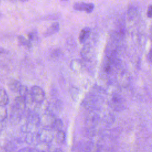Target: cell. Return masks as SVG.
<instances>
[{
  "instance_id": "cell-1",
  "label": "cell",
  "mask_w": 152,
  "mask_h": 152,
  "mask_svg": "<svg viewBox=\"0 0 152 152\" xmlns=\"http://www.w3.org/2000/svg\"><path fill=\"white\" fill-rule=\"evenodd\" d=\"M30 97L32 100L38 104L43 103L45 99V93L44 90L38 86H33L30 91Z\"/></svg>"
},
{
  "instance_id": "cell-2",
  "label": "cell",
  "mask_w": 152,
  "mask_h": 152,
  "mask_svg": "<svg viewBox=\"0 0 152 152\" xmlns=\"http://www.w3.org/2000/svg\"><path fill=\"white\" fill-rule=\"evenodd\" d=\"M37 137L39 141L49 143L53 139L54 135L51 128L44 127L37 132Z\"/></svg>"
},
{
  "instance_id": "cell-3",
  "label": "cell",
  "mask_w": 152,
  "mask_h": 152,
  "mask_svg": "<svg viewBox=\"0 0 152 152\" xmlns=\"http://www.w3.org/2000/svg\"><path fill=\"white\" fill-rule=\"evenodd\" d=\"M55 119L56 118L53 114L49 112L45 113L42 116H40V125L42 124L45 128H51Z\"/></svg>"
},
{
  "instance_id": "cell-4",
  "label": "cell",
  "mask_w": 152,
  "mask_h": 152,
  "mask_svg": "<svg viewBox=\"0 0 152 152\" xmlns=\"http://www.w3.org/2000/svg\"><path fill=\"white\" fill-rule=\"evenodd\" d=\"M73 8L77 11H85L87 13H90L93 11L94 8V5L92 3L78 2L75 3L73 5Z\"/></svg>"
},
{
  "instance_id": "cell-5",
  "label": "cell",
  "mask_w": 152,
  "mask_h": 152,
  "mask_svg": "<svg viewBox=\"0 0 152 152\" xmlns=\"http://www.w3.org/2000/svg\"><path fill=\"white\" fill-rule=\"evenodd\" d=\"M26 98L21 96H18L16 97L14 100L13 107L14 109L18 111L22 112L26 109Z\"/></svg>"
},
{
  "instance_id": "cell-6",
  "label": "cell",
  "mask_w": 152,
  "mask_h": 152,
  "mask_svg": "<svg viewBox=\"0 0 152 152\" xmlns=\"http://www.w3.org/2000/svg\"><path fill=\"white\" fill-rule=\"evenodd\" d=\"M27 123L31 125L37 127L40 125V116L35 112H30L27 116Z\"/></svg>"
},
{
  "instance_id": "cell-7",
  "label": "cell",
  "mask_w": 152,
  "mask_h": 152,
  "mask_svg": "<svg viewBox=\"0 0 152 152\" xmlns=\"http://www.w3.org/2000/svg\"><path fill=\"white\" fill-rule=\"evenodd\" d=\"M59 30V24L58 22H55L52 23L50 26L46 30L44 33V36L48 37L56 33H57Z\"/></svg>"
},
{
  "instance_id": "cell-8",
  "label": "cell",
  "mask_w": 152,
  "mask_h": 152,
  "mask_svg": "<svg viewBox=\"0 0 152 152\" xmlns=\"http://www.w3.org/2000/svg\"><path fill=\"white\" fill-rule=\"evenodd\" d=\"M121 97L115 95L112 96V97L110 99L109 103L111 104V106L115 109H121L122 105Z\"/></svg>"
},
{
  "instance_id": "cell-9",
  "label": "cell",
  "mask_w": 152,
  "mask_h": 152,
  "mask_svg": "<svg viewBox=\"0 0 152 152\" xmlns=\"http://www.w3.org/2000/svg\"><path fill=\"white\" fill-rule=\"evenodd\" d=\"M21 85V83L15 79H11L8 83V86L9 88L11 91L16 93L18 92Z\"/></svg>"
},
{
  "instance_id": "cell-10",
  "label": "cell",
  "mask_w": 152,
  "mask_h": 152,
  "mask_svg": "<svg viewBox=\"0 0 152 152\" xmlns=\"http://www.w3.org/2000/svg\"><path fill=\"white\" fill-rule=\"evenodd\" d=\"M91 30L89 27H85L81 30L79 34V41L80 43H84L90 35Z\"/></svg>"
},
{
  "instance_id": "cell-11",
  "label": "cell",
  "mask_w": 152,
  "mask_h": 152,
  "mask_svg": "<svg viewBox=\"0 0 152 152\" xmlns=\"http://www.w3.org/2000/svg\"><path fill=\"white\" fill-rule=\"evenodd\" d=\"M9 102V97L6 91L0 88V105L6 106Z\"/></svg>"
},
{
  "instance_id": "cell-12",
  "label": "cell",
  "mask_w": 152,
  "mask_h": 152,
  "mask_svg": "<svg viewBox=\"0 0 152 152\" xmlns=\"http://www.w3.org/2000/svg\"><path fill=\"white\" fill-rule=\"evenodd\" d=\"M34 148L36 150V151H46L49 150V146L47 142L39 141L36 144L35 147Z\"/></svg>"
},
{
  "instance_id": "cell-13",
  "label": "cell",
  "mask_w": 152,
  "mask_h": 152,
  "mask_svg": "<svg viewBox=\"0 0 152 152\" xmlns=\"http://www.w3.org/2000/svg\"><path fill=\"white\" fill-rule=\"evenodd\" d=\"M55 138L58 143L62 144L65 141V132L61 130L57 131V132L55 136Z\"/></svg>"
},
{
  "instance_id": "cell-14",
  "label": "cell",
  "mask_w": 152,
  "mask_h": 152,
  "mask_svg": "<svg viewBox=\"0 0 152 152\" xmlns=\"http://www.w3.org/2000/svg\"><path fill=\"white\" fill-rule=\"evenodd\" d=\"M8 116L7 107L4 105H0V121H5Z\"/></svg>"
},
{
  "instance_id": "cell-15",
  "label": "cell",
  "mask_w": 152,
  "mask_h": 152,
  "mask_svg": "<svg viewBox=\"0 0 152 152\" xmlns=\"http://www.w3.org/2000/svg\"><path fill=\"white\" fill-rule=\"evenodd\" d=\"M18 39L21 45L24 46H26L27 48L31 47V43L30 39H27L26 37H23V36H19L18 37Z\"/></svg>"
},
{
  "instance_id": "cell-16",
  "label": "cell",
  "mask_w": 152,
  "mask_h": 152,
  "mask_svg": "<svg viewBox=\"0 0 152 152\" xmlns=\"http://www.w3.org/2000/svg\"><path fill=\"white\" fill-rule=\"evenodd\" d=\"M62 122L61 119H55L51 128L53 130H55V131H59V130H61L62 127Z\"/></svg>"
},
{
  "instance_id": "cell-17",
  "label": "cell",
  "mask_w": 152,
  "mask_h": 152,
  "mask_svg": "<svg viewBox=\"0 0 152 152\" xmlns=\"http://www.w3.org/2000/svg\"><path fill=\"white\" fill-rule=\"evenodd\" d=\"M20 94V96H21L23 97H24L26 98L28 94V87L25 85H21L18 92Z\"/></svg>"
},
{
  "instance_id": "cell-18",
  "label": "cell",
  "mask_w": 152,
  "mask_h": 152,
  "mask_svg": "<svg viewBox=\"0 0 152 152\" xmlns=\"http://www.w3.org/2000/svg\"><path fill=\"white\" fill-rule=\"evenodd\" d=\"M147 15L148 17L152 18V5H150L147 9Z\"/></svg>"
},
{
  "instance_id": "cell-19",
  "label": "cell",
  "mask_w": 152,
  "mask_h": 152,
  "mask_svg": "<svg viewBox=\"0 0 152 152\" xmlns=\"http://www.w3.org/2000/svg\"><path fill=\"white\" fill-rule=\"evenodd\" d=\"M36 151V150L34 148H31L30 147H26V148H22V149H20L19 150V151Z\"/></svg>"
},
{
  "instance_id": "cell-20",
  "label": "cell",
  "mask_w": 152,
  "mask_h": 152,
  "mask_svg": "<svg viewBox=\"0 0 152 152\" xmlns=\"http://www.w3.org/2000/svg\"><path fill=\"white\" fill-rule=\"evenodd\" d=\"M4 121H0V132H1V131H2L3 129L4 128L5 125H4Z\"/></svg>"
},
{
  "instance_id": "cell-21",
  "label": "cell",
  "mask_w": 152,
  "mask_h": 152,
  "mask_svg": "<svg viewBox=\"0 0 152 152\" xmlns=\"http://www.w3.org/2000/svg\"><path fill=\"white\" fill-rule=\"evenodd\" d=\"M62 1H68V0H61Z\"/></svg>"
}]
</instances>
